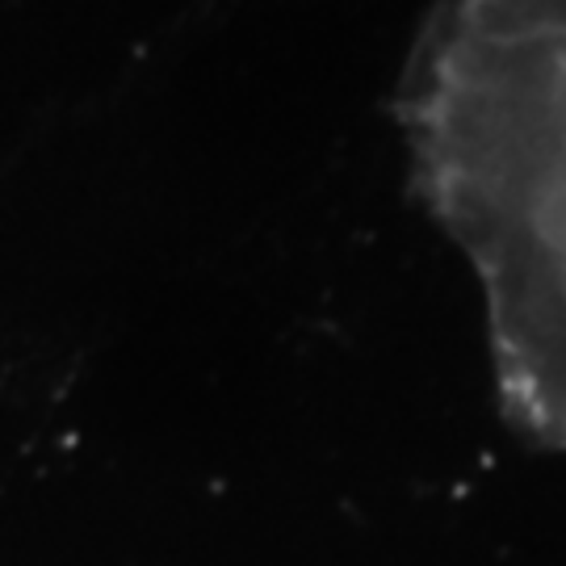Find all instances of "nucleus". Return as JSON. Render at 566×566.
Returning a JSON list of instances; mask_svg holds the SVG:
<instances>
[{"instance_id":"f257e3e1","label":"nucleus","mask_w":566,"mask_h":566,"mask_svg":"<svg viewBox=\"0 0 566 566\" xmlns=\"http://www.w3.org/2000/svg\"><path fill=\"white\" fill-rule=\"evenodd\" d=\"M428 210L465 256L507 420L566 453V42L441 13L403 84Z\"/></svg>"},{"instance_id":"f03ea898","label":"nucleus","mask_w":566,"mask_h":566,"mask_svg":"<svg viewBox=\"0 0 566 566\" xmlns=\"http://www.w3.org/2000/svg\"><path fill=\"white\" fill-rule=\"evenodd\" d=\"M446 9L470 30L566 42V0H449Z\"/></svg>"}]
</instances>
